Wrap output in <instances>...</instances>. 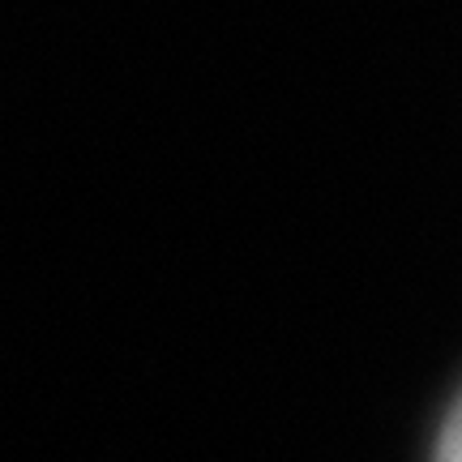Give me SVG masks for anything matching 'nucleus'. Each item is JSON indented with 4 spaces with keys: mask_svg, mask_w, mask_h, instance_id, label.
Masks as SVG:
<instances>
[{
    "mask_svg": "<svg viewBox=\"0 0 462 462\" xmlns=\"http://www.w3.org/2000/svg\"><path fill=\"white\" fill-rule=\"evenodd\" d=\"M462 402L458 398H449L446 415H441V424H437V441H432V454L429 462H462Z\"/></svg>",
    "mask_w": 462,
    "mask_h": 462,
    "instance_id": "1",
    "label": "nucleus"
}]
</instances>
